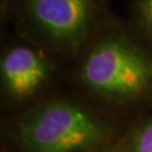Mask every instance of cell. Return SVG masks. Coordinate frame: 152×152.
Listing matches in <instances>:
<instances>
[{"instance_id":"obj_1","label":"cell","mask_w":152,"mask_h":152,"mask_svg":"<svg viewBox=\"0 0 152 152\" xmlns=\"http://www.w3.org/2000/svg\"><path fill=\"white\" fill-rule=\"evenodd\" d=\"M79 78L99 97L132 100L152 83V56L124 33L100 38L85 56Z\"/></svg>"},{"instance_id":"obj_2","label":"cell","mask_w":152,"mask_h":152,"mask_svg":"<svg viewBox=\"0 0 152 152\" xmlns=\"http://www.w3.org/2000/svg\"><path fill=\"white\" fill-rule=\"evenodd\" d=\"M18 134L26 152H95L106 140L107 130L80 105L60 99L25 115Z\"/></svg>"},{"instance_id":"obj_3","label":"cell","mask_w":152,"mask_h":152,"mask_svg":"<svg viewBox=\"0 0 152 152\" xmlns=\"http://www.w3.org/2000/svg\"><path fill=\"white\" fill-rule=\"evenodd\" d=\"M22 25L56 49L72 52L103 22L100 0H18Z\"/></svg>"},{"instance_id":"obj_4","label":"cell","mask_w":152,"mask_h":152,"mask_svg":"<svg viewBox=\"0 0 152 152\" xmlns=\"http://www.w3.org/2000/svg\"><path fill=\"white\" fill-rule=\"evenodd\" d=\"M0 73L6 94L22 100L32 97L43 87L51 73V65L36 50L15 45L2 55Z\"/></svg>"},{"instance_id":"obj_5","label":"cell","mask_w":152,"mask_h":152,"mask_svg":"<svg viewBox=\"0 0 152 152\" xmlns=\"http://www.w3.org/2000/svg\"><path fill=\"white\" fill-rule=\"evenodd\" d=\"M122 150L123 152H152V118L132 132Z\"/></svg>"},{"instance_id":"obj_6","label":"cell","mask_w":152,"mask_h":152,"mask_svg":"<svg viewBox=\"0 0 152 152\" xmlns=\"http://www.w3.org/2000/svg\"><path fill=\"white\" fill-rule=\"evenodd\" d=\"M133 17L139 29L152 41V0H134Z\"/></svg>"},{"instance_id":"obj_7","label":"cell","mask_w":152,"mask_h":152,"mask_svg":"<svg viewBox=\"0 0 152 152\" xmlns=\"http://www.w3.org/2000/svg\"><path fill=\"white\" fill-rule=\"evenodd\" d=\"M100 152H123L121 148H113V149H108V150H103Z\"/></svg>"}]
</instances>
